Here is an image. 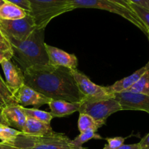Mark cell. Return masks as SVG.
<instances>
[{
  "label": "cell",
  "mask_w": 149,
  "mask_h": 149,
  "mask_svg": "<svg viewBox=\"0 0 149 149\" xmlns=\"http://www.w3.org/2000/svg\"><path fill=\"white\" fill-rule=\"evenodd\" d=\"M92 139L103 140V138L96 132L92 130H87L85 132H80L79 135L72 140V143L77 147H81L84 143Z\"/></svg>",
  "instance_id": "23"
},
{
  "label": "cell",
  "mask_w": 149,
  "mask_h": 149,
  "mask_svg": "<svg viewBox=\"0 0 149 149\" xmlns=\"http://www.w3.org/2000/svg\"><path fill=\"white\" fill-rule=\"evenodd\" d=\"M14 52L11 43L7 37L0 42V64L4 61L13 59Z\"/></svg>",
  "instance_id": "24"
},
{
  "label": "cell",
  "mask_w": 149,
  "mask_h": 149,
  "mask_svg": "<svg viewBox=\"0 0 149 149\" xmlns=\"http://www.w3.org/2000/svg\"><path fill=\"white\" fill-rule=\"evenodd\" d=\"M0 29L12 44L24 41L36 27L33 17L28 13L23 18L17 20L0 19Z\"/></svg>",
  "instance_id": "7"
},
{
  "label": "cell",
  "mask_w": 149,
  "mask_h": 149,
  "mask_svg": "<svg viewBox=\"0 0 149 149\" xmlns=\"http://www.w3.org/2000/svg\"><path fill=\"white\" fill-rule=\"evenodd\" d=\"M109 1H112L113 3H116V4H119L121 6H123V7L129 9V10H132V8L130 7L131 3L128 0H109Z\"/></svg>",
  "instance_id": "31"
},
{
  "label": "cell",
  "mask_w": 149,
  "mask_h": 149,
  "mask_svg": "<svg viewBox=\"0 0 149 149\" xmlns=\"http://www.w3.org/2000/svg\"><path fill=\"white\" fill-rule=\"evenodd\" d=\"M104 124L99 122L89 115L85 113H79L78 119V130L80 132L87 130L97 132L99 128L103 126Z\"/></svg>",
  "instance_id": "18"
},
{
  "label": "cell",
  "mask_w": 149,
  "mask_h": 149,
  "mask_svg": "<svg viewBox=\"0 0 149 149\" xmlns=\"http://www.w3.org/2000/svg\"><path fill=\"white\" fill-rule=\"evenodd\" d=\"M23 107L17 104H12L3 108L2 113L7 125L22 132L27 116L23 111Z\"/></svg>",
  "instance_id": "13"
},
{
  "label": "cell",
  "mask_w": 149,
  "mask_h": 149,
  "mask_svg": "<svg viewBox=\"0 0 149 149\" xmlns=\"http://www.w3.org/2000/svg\"><path fill=\"white\" fill-rule=\"evenodd\" d=\"M69 1L74 10L77 8L100 9L119 15L137 26L146 34H148L147 29L141 19L134 13L133 10H129L123 6H121L109 0H69Z\"/></svg>",
  "instance_id": "5"
},
{
  "label": "cell",
  "mask_w": 149,
  "mask_h": 149,
  "mask_svg": "<svg viewBox=\"0 0 149 149\" xmlns=\"http://www.w3.org/2000/svg\"><path fill=\"white\" fill-rule=\"evenodd\" d=\"M125 92L140 93L149 96V70L139 79L138 81Z\"/></svg>",
  "instance_id": "19"
},
{
  "label": "cell",
  "mask_w": 149,
  "mask_h": 149,
  "mask_svg": "<svg viewBox=\"0 0 149 149\" xmlns=\"http://www.w3.org/2000/svg\"><path fill=\"white\" fill-rule=\"evenodd\" d=\"M49 63L55 66H62L70 70L77 69L78 59L74 54H69L63 49L45 43Z\"/></svg>",
  "instance_id": "11"
},
{
  "label": "cell",
  "mask_w": 149,
  "mask_h": 149,
  "mask_svg": "<svg viewBox=\"0 0 149 149\" xmlns=\"http://www.w3.org/2000/svg\"><path fill=\"white\" fill-rule=\"evenodd\" d=\"M122 111H141L149 114V96L140 93L122 92L113 94Z\"/></svg>",
  "instance_id": "9"
},
{
  "label": "cell",
  "mask_w": 149,
  "mask_h": 149,
  "mask_svg": "<svg viewBox=\"0 0 149 149\" xmlns=\"http://www.w3.org/2000/svg\"><path fill=\"white\" fill-rule=\"evenodd\" d=\"M118 149H140L139 144L135 143V144H128V145H122V146L119 147Z\"/></svg>",
  "instance_id": "32"
},
{
  "label": "cell",
  "mask_w": 149,
  "mask_h": 149,
  "mask_svg": "<svg viewBox=\"0 0 149 149\" xmlns=\"http://www.w3.org/2000/svg\"><path fill=\"white\" fill-rule=\"evenodd\" d=\"M5 82L12 93H14L24 84L23 71L11 61H4L1 63Z\"/></svg>",
  "instance_id": "12"
},
{
  "label": "cell",
  "mask_w": 149,
  "mask_h": 149,
  "mask_svg": "<svg viewBox=\"0 0 149 149\" xmlns=\"http://www.w3.org/2000/svg\"><path fill=\"white\" fill-rule=\"evenodd\" d=\"M13 143L25 149H87L77 147L66 135L55 132L42 137L28 136L21 133Z\"/></svg>",
  "instance_id": "4"
},
{
  "label": "cell",
  "mask_w": 149,
  "mask_h": 149,
  "mask_svg": "<svg viewBox=\"0 0 149 149\" xmlns=\"http://www.w3.org/2000/svg\"><path fill=\"white\" fill-rule=\"evenodd\" d=\"M23 109L27 118H31V119L40 121V122H45L47 124H51V121L53 119V116L51 112L39 110L37 109H34V108L26 109V108L23 107Z\"/></svg>",
  "instance_id": "21"
},
{
  "label": "cell",
  "mask_w": 149,
  "mask_h": 149,
  "mask_svg": "<svg viewBox=\"0 0 149 149\" xmlns=\"http://www.w3.org/2000/svg\"><path fill=\"white\" fill-rule=\"evenodd\" d=\"M54 117H63L79 111L80 103H71L61 100H51L48 103Z\"/></svg>",
  "instance_id": "16"
},
{
  "label": "cell",
  "mask_w": 149,
  "mask_h": 149,
  "mask_svg": "<svg viewBox=\"0 0 149 149\" xmlns=\"http://www.w3.org/2000/svg\"><path fill=\"white\" fill-rule=\"evenodd\" d=\"M0 149H25L13 143H5L0 142Z\"/></svg>",
  "instance_id": "30"
},
{
  "label": "cell",
  "mask_w": 149,
  "mask_h": 149,
  "mask_svg": "<svg viewBox=\"0 0 149 149\" xmlns=\"http://www.w3.org/2000/svg\"><path fill=\"white\" fill-rule=\"evenodd\" d=\"M45 29H35L27 39L20 42L12 43L13 59L23 71L35 65L49 64L45 49Z\"/></svg>",
  "instance_id": "2"
},
{
  "label": "cell",
  "mask_w": 149,
  "mask_h": 149,
  "mask_svg": "<svg viewBox=\"0 0 149 149\" xmlns=\"http://www.w3.org/2000/svg\"><path fill=\"white\" fill-rule=\"evenodd\" d=\"M130 3L137 4L149 10V0H128Z\"/></svg>",
  "instance_id": "28"
},
{
  "label": "cell",
  "mask_w": 149,
  "mask_h": 149,
  "mask_svg": "<svg viewBox=\"0 0 149 149\" xmlns=\"http://www.w3.org/2000/svg\"><path fill=\"white\" fill-rule=\"evenodd\" d=\"M149 70V61L148 63L143 67L141 68L140 69L137 70L135 72L128 77H125L122 79L116 81L114 84L111 86H108L106 87V90L109 94L113 95L114 93H122V92L126 91L127 89H129L131 86L133 85L136 81L139 80V79Z\"/></svg>",
  "instance_id": "14"
},
{
  "label": "cell",
  "mask_w": 149,
  "mask_h": 149,
  "mask_svg": "<svg viewBox=\"0 0 149 149\" xmlns=\"http://www.w3.org/2000/svg\"><path fill=\"white\" fill-rule=\"evenodd\" d=\"M147 36H148V39H149V31H148V34H147Z\"/></svg>",
  "instance_id": "36"
},
{
  "label": "cell",
  "mask_w": 149,
  "mask_h": 149,
  "mask_svg": "<svg viewBox=\"0 0 149 149\" xmlns=\"http://www.w3.org/2000/svg\"><path fill=\"white\" fill-rule=\"evenodd\" d=\"M77 87L84 98H107L113 97L106 91V87L93 83L87 76L77 69L71 70Z\"/></svg>",
  "instance_id": "8"
},
{
  "label": "cell",
  "mask_w": 149,
  "mask_h": 149,
  "mask_svg": "<svg viewBox=\"0 0 149 149\" xmlns=\"http://www.w3.org/2000/svg\"><path fill=\"white\" fill-rule=\"evenodd\" d=\"M13 96L16 104L24 108L26 106H33L34 109H38L43 105L48 104L51 100V99L25 84L13 93Z\"/></svg>",
  "instance_id": "10"
},
{
  "label": "cell",
  "mask_w": 149,
  "mask_h": 149,
  "mask_svg": "<svg viewBox=\"0 0 149 149\" xmlns=\"http://www.w3.org/2000/svg\"><path fill=\"white\" fill-rule=\"evenodd\" d=\"M6 2H10L12 4H14L18 7H21L22 9L25 10L27 12H30L31 6L30 2L29 0H4Z\"/></svg>",
  "instance_id": "27"
},
{
  "label": "cell",
  "mask_w": 149,
  "mask_h": 149,
  "mask_svg": "<svg viewBox=\"0 0 149 149\" xmlns=\"http://www.w3.org/2000/svg\"><path fill=\"white\" fill-rule=\"evenodd\" d=\"M23 77L25 84L51 100L81 103L84 99L71 70L67 68L35 65L23 71Z\"/></svg>",
  "instance_id": "1"
},
{
  "label": "cell",
  "mask_w": 149,
  "mask_h": 149,
  "mask_svg": "<svg viewBox=\"0 0 149 149\" xmlns=\"http://www.w3.org/2000/svg\"><path fill=\"white\" fill-rule=\"evenodd\" d=\"M31 10L37 29H45L53 18L61 14L74 10L69 0H29Z\"/></svg>",
  "instance_id": "3"
},
{
  "label": "cell",
  "mask_w": 149,
  "mask_h": 149,
  "mask_svg": "<svg viewBox=\"0 0 149 149\" xmlns=\"http://www.w3.org/2000/svg\"><path fill=\"white\" fill-rule=\"evenodd\" d=\"M138 144L140 149H149V133L143 138Z\"/></svg>",
  "instance_id": "29"
},
{
  "label": "cell",
  "mask_w": 149,
  "mask_h": 149,
  "mask_svg": "<svg viewBox=\"0 0 149 149\" xmlns=\"http://www.w3.org/2000/svg\"><path fill=\"white\" fill-rule=\"evenodd\" d=\"M2 111H3V108H0V125H7V123H6L5 122V119H4V116H3Z\"/></svg>",
  "instance_id": "33"
},
{
  "label": "cell",
  "mask_w": 149,
  "mask_h": 149,
  "mask_svg": "<svg viewBox=\"0 0 149 149\" xmlns=\"http://www.w3.org/2000/svg\"><path fill=\"white\" fill-rule=\"evenodd\" d=\"M12 104H16L13 93L0 75V108H4Z\"/></svg>",
  "instance_id": "20"
},
{
  "label": "cell",
  "mask_w": 149,
  "mask_h": 149,
  "mask_svg": "<svg viewBox=\"0 0 149 149\" xmlns=\"http://www.w3.org/2000/svg\"><path fill=\"white\" fill-rule=\"evenodd\" d=\"M6 38V36H4V33L2 32V31L1 30V29H0V42L1 41H2L3 39H4Z\"/></svg>",
  "instance_id": "34"
},
{
  "label": "cell",
  "mask_w": 149,
  "mask_h": 149,
  "mask_svg": "<svg viewBox=\"0 0 149 149\" xmlns=\"http://www.w3.org/2000/svg\"><path fill=\"white\" fill-rule=\"evenodd\" d=\"M130 7L149 31V10L132 3L130 4Z\"/></svg>",
  "instance_id": "25"
},
{
  "label": "cell",
  "mask_w": 149,
  "mask_h": 149,
  "mask_svg": "<svg viewBox=\"0 0 149 149\" xmlns=\"http://www.w3.org/2000/svg\"><path fill=\"white\" fill-rule=\"evenodd\" d=\"M119 111H122L120 105L113 95L107 98H84L80 103L79 112L89 115L106 125L108 118Z\"/></svg>",
  "instance_id": "6"
},
{
  "label": "cell",
  "mask_w": 149,
  "mask_h": 149,
  "mask_svg": "<svg viewBox=\"0 0 149 149\" xmlns=\"http://www.w3.org/2000/svg\"><path fill=\"white\" fill-rule=\"evenodd\" d=\"M126 138L123 137H114V138H106L107 143L104 146L103 149H118L124 145Z\"/></svg>",
  "instance_id": "26"
},
{
  "label": "cell",
  "mask_w": 149,
  "mask_h": 149,
  "mask_svg": "<svg viewBox=\"0 0 149 149\" xmlns=\"http://www.w3.org/2000/svg\"><path fill=\"white\" fill-rule=\"evenodd\" d=\"M53 132L50 124H47L31 118H27L21 132L28 136L42 137Z\"/></svg>",
  "instance_id": "15"
},
{
  "label": "cell",
  "mask_w": 149,
  "mask_h": 149,
  "mask_svg": "<svg viewBox=\"0 0 149 149\" xmlns=\"http://www.w3.org/2000/svg\"><path fill=\"white\" fill-rule=\"evenodd\" d=\"M5 2L6 1H4V0H0V7H1Z\"/></svg>",
  "instance_id": "35"
},
{
  "label": "cell",
  "mask_w": 149,
  "mask_h": 149,
  "mask_svg": "<svg viewBox=\"0 0 149 149\" xmlns=\"http://www.w3.org/2000/svg\"><path fill=\"white\" fill-rule=\"evenodd\" d=\"M22 132L4 125H0V141L5 143H13Z\"/></svg>",
  "instance_id": "22"
},
{
  "label": "cell",
  "mask_w": 149,
  "mask_h": 149,
  "mask_svg": "<svg viewBox=\"0 0 149 149\" xmlns=\"http://www.w3.org/2000/svg\"><path fill=\"white\" fill-rule=\"evenodd\" d=\"M29 12L26 11L21 7L12 4L5 2L0 7V19L3 20H17L23 18L28 15Z\"/></svg>",
  "instance_id": "17"
}]
</instances>
